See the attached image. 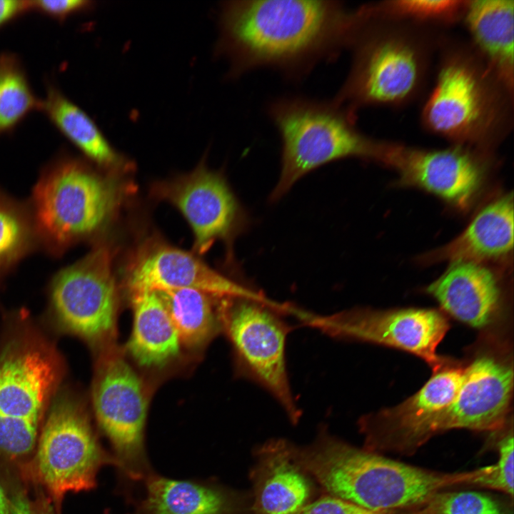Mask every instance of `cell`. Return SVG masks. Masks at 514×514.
Returning a JSON list of instances; mask_svg holds the SVG:
<instances>
[{
  "instance_id": "4316f807",
  "label": "cell",
  "mask_w": 514,
  "mask_h": 514,
  "mask_svg": "<svg viewBox=\"0 0 514 514\" xmlns=\"http://www.w3.org/2000/svg\"><path fill=\"white\" fill-rule=\"evenodd\" d=\"M466 0H391L368 3L381 16L443 31L460 23Z\"/></svg>"
},
{
  "instance_id": "1f68e13d",
  "label": "cell",
  "mask_w": 514,
  "mask_h": 514,
  "mask_svg": "<svg viewBox=\"0 0 514 514\" xmlns=\"http://www.w3.org/2000/svg\"><path fill=\"white\" fill-rule=\"evenodd\" d=\"M395 511H373L343 499L327 496L306 505L299 514H395Z\"/></svg>"
},
{
  "instance_id": "9a60e30c",
  "label": "cell",
  "mask_w": 514,
  "mask_h": 514,
  "mask_svg": "<svg viewBox=\"0 0 514 514\" xmlns=\"http://www.w3.org/2000/svg\"><path fill=\"white\" fill-rule=\"evenodd\" d=\"M152 194L182 213L193 231L198 254L218 241L231 246L246 227V215L223 176L203 163L187 174L155 183Z\"/></svg>"
},
{
  "instance_id": "8fae6325",
  "label": "cell",
  "mask_w": 514,
  "mask_h": 514,
  "mask_svg": "<svg viewBox=\"0 0 514 514\" xmlns=\"http://www.w3.org/2000/svg\"><path fill=\"white\" fill-rule=\"evenodd\" d=\"M113 257L110 246L97 243L59 271L51 288V301L63 324L86 340L107 346L115 337L118 308Z\"/></svg>"
},
{
  "instance_id": "30bf717a",
  "label": "cell",
  "mask_w": 514,
  "mask_h": 514,
  "mask_svg": "<svg viewBox=\"0 0 514 514\" xmlns=\"http://www.w3.org/2000/svg\"><path fill=\"white\" fill-rule=\"evenodd\" d=\"M57 380L51 356L33 346L10 348L0 358V450L29 454Z\"/></svg>"
},
{
  "instance_id": "4dcf8cb0",
  "label": "cell",
  "mask_w": 514,
  "mask_h": 514,
  "mask_svg": "<svg viewBox=\"0 0 514 514\" xmlns=\"http://www.w3.org/2000/svg\"><path fill=\"white\" fill-rule=\"evenodd\" d=\"M95 6L90 0H30L31 13H36L58 23L85 14Z\"/></svg>"
},
{
  "instance_id": "2e32d148",
  "label": "cell",
  "mask_w": 514,
  "mask_h": 514,
  "mask_svg": "<svg viewBox=\"0 0 514 514\" xmlns=\"http://www.w3.org/2000/svg\"><path fill=\"white\" fill-rule=\"evenodd\" d=\"M127 283L131 293L192 288L227 298L256 292L225 277L193 253L155 239L136 251L128 267Z\"/></svg>"
},
{
  "instance_id": "8992f818",
  "label": "cell",
  "mask_w": 514,
  "mask_h": 514,
  "mask_svg": "<svg viewBox=\"0 0 514 514\" xmlns=\"http://www.w3.org/2000/svg\"><path fill=\"white\" fill-rule=\"evenodd\" d=\"M268 113L282 143L281 174L272 201L326 163L349 157L371 159L375 139L363 134L356 115L333 99L282 97L269 104Z\"/></svg>"
},
{
  "instance_id": "7a4b0ae2",
  "label": "cell",
  "mask_w": 514,
  "mask_h": 514,
  "mask_svg": "<svg viewBox=\"0 0 514 514\" xmlns=\"http://www.w3.org/2000/svg\"><path fill=\"white\" fill-rule=\"evenodd\" d=\"M435 62L433 86L420 115L422 127L452 144L493 151L513 128L514 89L460 36L446 32Z\"/></svg>"
},
{
  "instance_id": "ac0fdd59",
  "label": "cell",
  "mask_w": 514,
  "mask_h": 514,
  "mask_svg": "<svg viewBox=\"0 0 514 514\" xmlns=\"http://www.w3.org/2000/svg\"><path fill=\"white\" fill-rule=\"evenodd\" d=\"M513 197L507 193L484 206L458 237L421 257L423 263L443 261L502 262L513 248Z\"/></svg>"
},
{
  "instance_id": "d6986e66",
  "label": "cell",
  "mask_w": 514,
  "mask_h": 514,
  "mask_svg": "<svg viewBox=\"0 0 514 514\" xmlns=\"http://www.w3.org/2000/svg\"><path fill=\"white\" fill-rule=\"evenodd\" d=\"M463 375V368L450 366L434 373L416 393L400 404L365 418L363 428L378 444L382 442L383 446L398 449L416 428L452 401Z\"/></svg>"
},
{
  "instance_id": "3957f363",
  "label": "cell",
  "mask_w": 514,
  "mask_h": 514,
  "mask_svg": "<svg viewBox=\"0 0 514 514\" xmlns=\"http://www.w3.org/2000/svg\"><path fill=\"white\" fill-rule=\"evenodd\" d=\"M350 47V70L333 101L356 115L368 106L403 108L423 96L447 31L381 16L367 4Z\"/></svg>"
},
{
  "instance_id": "7c38bea8",
  "label": "cell",
  "mask_w": 514,
  "mask_h": 514,
  "mask_svg": "<svg viewBox=\"0 0 514 514\" xmlns=\"http://www.w3.org/2000/svg\"><path fill=\"white\" fill-rule=\"evenodd\" d=\"M105 461L86 414L71 401L56 402L41 431L34 459L36 476L51 498L57 503L66 493L93 488Z\"/></svg>"
},
{
  "instance_id": "7402d4cb",
  "label": "cell",
  "mask_w": 514,
  "mask_h": 514,
  "mask_svg": "<svg viewBox=\"0 0 514 514\" xmlns=\"http://www.w3.org/2000/svg\"><path fill=\"white\" fill-rule=\"evenodd\" d=\"M133 323L127 350L141 366H164L179 353L181 342L156 291L132 293Z\"/></svg>"
},
{
  "instance_id": "52a82bcc",
  "label": "cell",
  "mask_w": 514,
  "mask_h": 514,
  "mask_svg": "<svg viewBox=\"0 0 514 514\" xmlns=\"http://www.w3.org/2000/svg\"><path fill=\"white\" fill-rule=\"evenodd\" d=\"M289 303H278L260 291L223 298L219 303L221 328L232 345L238 375L271 394L293 420L300 411L291 391L286 347L291 327L283 318Z\"/></svg>"
},
{
  "instance_id": "603a6c76",
  "label": "cell",
  "mask_w": 514,
  "mask_h": 514,
  "mask_svg": "<svg viewBox=\"0 0 514 514\" xmlns=\"http://www.w3.org/2000/svg\"><path fill=\"white\" fill-rule=\"evenodd\" d=\"M178 333L188 347L205 344L221 328L218 298L192 288L156 291Z\"/></svg>"
},
{
  "instance_id": "4fadbf2b",
  "label": "cell",
  "mask_w": 514,
  "mask_h": 514,
  "mask_svg": "<svg viewBox=\"0 0 514 514\" xmlns=\"http://www.w3.org/2000/svg\"><path fill=\"white\" fill-rule=\"evenodd\" d=\"M93 403L99 424L111 442L119 463L132 477L140 476L145 465L147 398L140 378L112 345L100 359Z\"/></svg>"
},
{
  "instance_id": "6da1fadb",
  "label": "cell",
  "mask_w": 514,
  "mask_h": 514,
  "mask_svg": "<svg viewBox=\"0 0 514 514\" xmlns=\"http://www.w3.org/2000/svg\"><path fill=\"white\" fill-rule=\"evenodd\" d=\"M361 20L359 6L338 1H225L216 52L232 76L260 68L297 76L349 49Z\"/></svg>"
},
{
  "instance_id": "836d02e7",
  "label": "cell",
  "mask_w": 514,
  "mask_h": 514,
  "mask_svg": "<svg viewBox=\"0 0 514 514\" xmlns=\"http://www.w3.org/2000/svg\"><path fill=\"white\" fill-rule=\"evenodd\" d=\"M10 514H34L26 498L17 495L11 504Z\"/></svg>"
},
{
  "instance_id": "cb8c5ba5",
  "label": "cell",
  "mask_w": 514,
  "mask_h": 514,
  "mask_svg": "<svg viewBox=\"0 0 514 514\" xmlns=\"http://www.w3.org/2000/svg\"><path fill=\"white\" fill-rule=\"evenodd\" d=\"M225 497L219 491L189 481L152 477L143 503L146 514H223Z\"/></svg>"
},
{
  "instance_id": "f1b7e54d",
  "label": "cell",
  "mask_w": 514,
  "mask_h": 514,
  "mask_svg": "<svg viewBox=\"0 0 514 514\" xmlns=\"http://www.w3.org/2000/svg\"><path fill=\"white\" fill-rule=\"evenodd\" d=\"M408 514H510L509 509L490 495L474 491H438Z\"/></svg>"
},
{
  "instance_id": "d6a6232c",
  "label": "cell",
  "mask_w": 514,
  "mask_h": 514,
  "mask_svg": "<svg viewBox=\"0 0 514 514\" xmlns=\"http://www.w3.org/2000/svg\"><path fill=\"white\" fill-rule=\"evenodd\" d=\"M30 13V0H0V30Z\"/></svg>"
},
{
  "instance_id": "44dd1931",
  "label": "cell",
  "mask_w": 514,
  "mask_h": 514,
  "mask_svg": "<svg viewBox=\"0 0 514 514\" xmlns=\"http://www.w3.org/2000/svg\"><path fill=\"white\" fill-rule=\"evenodd\" d=\"M460 23L475 51L514 89V1L466 0Z\"/></svg>"
},
{
  "instance_id": "f546056e",
  "label": "cell",
  "mask_w": 514,
  "mask_h": 514,
  "mask_svg": "<svg viewBox=\"0 0 514 514\" xmlns=\"http://www.w3.org/2000/svg\"><path fill=\"white\" fill-rule=\"evenodd\" d=\"M498 460L492 470L477 482L478 486L495 489L513 495V436L505 435L498 444Z\"/></svg>"
},
{
  "instance_id": "5b68a950",
  "label": "cell",
  "mask_w": 514,
  "mask_h": 514,
  "mask_svg": "<svg viewBox=\"0 0 514 514\" xmlns=\"http://www.w3.org/2000/svg\"><path fill=\"white\" fill-rule=\"evenodd\" d=\"M115 177L66 150L57 153L40 172L28 205L39 246L59 256L104 228L125 194Z\"/></svg>"
},
{
  "instance_id": "ba28073f",
  "label": "cell",
  "mask_w": 514,
  "mask_h": 514,
  "mask_svg": "<svg viewBox=\"0 0 514 514\" xmlns=\"http://www.w3.org/2000/svg\"><path fill=\"white\" fill-rule=\"evenodd\" d=\"M290 314L302 325L331 338L374 343L408 351L424 360L434 373L449 367V361L438 354L437 348L450 326L436 310L351 308L322 315L293 306Z\"/></svg>"
},
{
  "instance_id": "ffe728a7",
  "label": "cell",
  "mask_w": 514,
  "mask_h": 514,
  "mask_svg": "<svg viewBox=\"0 0 514 514\" xmlns=\"http://www.w3.org/2000/svg\"><path fill=\"white\" fill-rule=\"evenodd\" d=\"M39 112L89 160L114 173L131 167L109 142L92 118L71 100L51 76L44 81Z\"/></svg>"
},
{
  "instance_id": "277c9868",
  "label": "cell",
  "mask_w": 514,
  "mask_h": 514,
  "mask_svg": "<svg viewBox=\"0 0 514 514\" xmlns=\"http://www.w3.org/2000/svg\"><path fill=\"white\" fill-rule=\"evenodd\" d=\"M308 471L331 494L373 511L414 508L440 490L473 485L481 469L441 473L326 440L303 457Z\"/></svg>"
},
{
  "instance_id": "484cf974",
  "label": "cell",
  "mask_w": 514,
  "mask_h": 514,
  "mask_svg": "<svg viewBox=\"0 0 514 514\" xmlns=\"http://www.w3.org/2000/svg\"><path fill=\"white\" fill-rule=\"evenodd\" d=\"M39 246L28 205L0 189V280Z\"/></svg>"
},
{
  "instance_id": "d4e9b609",
  "label": "cell",
  "mask_w": 514,
  "mask_h": 514,
  "mask_svg": "<svg viewBox=\"0 0 514 514\" xmlns=\"http://www.w3.org/2000/svg\"><path fill=\"white\" fill-rule=\"evenodd\" d=\"M41 97L35 92L21 57L0 51V137L11 136L27 117L40 111Z\"/></svg>"
},
{
  "instance_id": "e575fe53",
  "label": "cell",
  "mask_w": 514,
  "mask_h": 514,
  "mask_svg": "<svg viewBox=\"0 0 514 514\" xmlns=\"http://www.w3.org/2000/svg\"><path fill=\"white\" fill-rule=\"evenodd\" d=\"M11 503L0 485V514H10Z\"/></svg>"
},
{
  "instance_id": "e0dca14e",
  "label": "cell",
  "mask_w": 514,
  "mask_h": 514,
  "mask_svg": "<svg viewBox=\"0 0 514 514\" xmlns=\"http://www.w3.org/2000/svg\"><path fill=\"white\" fill-rule=\"evenodd\" d=\"M426 292L455 318L478 328L492 321L500 301L495 274L485 264L471 261L450 262Z\"/></svg>"
},
{
  "instance_id": "9c48e42d",
  "label": "cell",
  "mask_w": 514,
  "mask_h": 514,
  "mask_svg": "<svg viewBox=\"0 0 514 514\" xmlns=\"http://www.w3.org/2000/svg\"><path fill=\"white\" fill-rule=\"evenodd\" d=\"M493 154L460 145L425 149L375 139L371 160L396 171L400 184L422 188L466 209L480 192Z\"/></svg>"
},
{
  "instance_id": "83f0119b",
  "label": "cell",
  "mask_w": 514,
  "mask_h": 514,
  "mask_svg": "<svg viewBox=\"0 0 514 514\" xmlns=\"http://www.w3.org/2000/svg\"><path fill=\"white\" fill-rule=\"evenodd\" d=\"M263 484L258 498L261 514H299L310 493L306 478L287 461L280 462Z\"/></svg>"
},
{
  "instance_id": "5bb4252c",
  "label": "cell",
  "mask_w": 514,
  "mask_h": 514,
  "mask_svg": "<svg viewBox=\"0 0 514 514\" xmlns=\"http://www.w3.org/2000/svg\"><path fill=\"white\" fill-rule=\"evenodd\" d=\"M513 373L507 363L482 355L463 368L460 388L452 401L416 428L401 450H411L431 435L453 428L493 430L501 427L508 411Z\"/></svg>"
}]
</instances>
